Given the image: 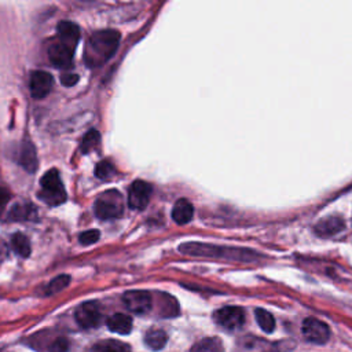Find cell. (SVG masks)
<instances>
[{
  "mask_svg": "<svg viewBox=\"0 0 352 352\" xmlns=\"http://www.w3.org/2000/svg\"><path fill=\"white\" fill-rule=\"evenodd\" d=\"M42 192L39 197L49 205H60L66 200V192L61 182V176L57 169L47 171L40 181Z\"/></svg>",
  "mask_w": 352,
  "mask_h": 352,
  "instance_id": "4",
  "label": "cell"
},
{
  "mask_svg": "<svg viewBox=\"0 0 352 352\" xmlns=\"http://www.w3.org/2000/svg\"><path fill=\"white\" fill-rule=\"evenodd\" d=\"M214 319L227 330H238L245 325L247 315L241 307H223L214 314Z\"/></svg>",
  "mask_w": 352,
  "mask_h": 352,
  "instance_id": "5",
  "label": "cell"
},
{
  "mask_svg": "<svg viewBox=\"0 0 352 352\" xmlns=\"http://www.w3.org/2000/svg\"><path fill=\"white\" fill-rule=\"evenodd\" d=\"M303 336L307 341L312 344H325L330 338V329L329 326L316 318H307L301 326Z\"/></svg>",
  "mask_w": 352,
  "mask_h": 352,
  "instance_id": "6",
  "label": "cell"
},
{
  "mask_svg": "<svg viewBox=\"0 0 352 352\" xmlns=\"http://www.w3.org/2000/svg\"><path fill=\"white\" fill-rule=\"evenodd\" d=\"M168 342V336L161 329H151L144 336V344L153 351L162 349Z\"/></svg>",
  "mask_w": 352,
  "mask_h": 352,
  "instance_id": "18",
  "label": "cell"
},
{
  "mask_svg": "<svg viewBox=\"0 0 352 352\" xmlns=\"http://www.w3.org/2000/svg\"><path fill=\"white\" fill-rule=\"evenodd\" d=\"M76 322L83 327V329H92L97 327L101 320H102V314L101 308L95 301H88L81 304L75 314Z\"/></svg>",
  "mask_w": 352,
  "mask_h": 352,
  "instance_id": "8",
  "label": "cell"
},
{
  "mask_svg": "<svg viewBox=\"0 0 352 352\" xmlns=\"http://www.w3.org/2000/svg\"><path fill=\"white\" fill-rule=\"evenodd\" d=\"M20 164L28 172H35L38 168L36 149L31 142H24L20 151Z\"/></svg>",
  "mask_w": 352,
  "mask_h": 352,
  "instance_id": "15",
  "label": "cell"
},
{
  "mask_svg": "<svg viewBox=\"0 0 352 352\" xmlns=\"http://www.w3.org/2000/svg\"><path fill=\"white\" fill-rule=\"evenodd\" d=\"M79 75H72V73H65L62 75L61 77V83L65 86V87H73L79 83Z\"/></svg>",
  "mask_w": 352,
  "mask_h": 352,
  "instance_id": "29",
  "label": "cell"
},
{
  "mask_svg": "<svg viewBox=\"0 0 352 352\" xmlns=\"http://www.w3.org/2000/svg\"><path fill=\"white\" fill-rule=\"evenodd\" d=\"M54 86V79L49 72L45 71H36L31 75L29 80V87H31V94L36 99H43L47 97Z\"/></svg>",
  "mask_w": 352,
  "mask_h": 352,
  "instance_id": "10",
  "label": "cell"
},
{
  "mask_svg": "<svg viewBox=\"0 0 352 352\" xmlns=\"http://www.w3.org/2000/svg\"><path fill=\"white\" fill-rule=\"evenodd\" d=\"M192 352H225V349L219 338L208 337L194 344V347L192 348Z\"/></svg>",
  "mask_w": 352,
  "mask_h": 352,
  "instance_id": "19",
  "label": "cell"
},
{
  "mask_svg": "<svg viewBox=\"0 0 352 352\" xmlns=\"http://www.w3.org/2000/svg\"><path fill=\"white\" fill-rule=\"evenodd\" d=\"M69 347H71V344H69L68 338L60 337V338H57V340L51 344L50 352H69Z\"/></svg>",
  "mask_w": 352,
  "mask_h": 352,
  "instance_id": "28",
  "label": "cell"
},
{
  "mask_svg": "<svg viewBox=\"0 0 352 352\" xmlns=\"http://www.w3.org/2000/svg\"><path fill=\"white\" fill-rule=\"evenodd\" d=\"M164 300H161V315L171 318V316H176L179 315V304L176 301L172 296L168 294H161Z\"/></svg>",
  "mask_w": 352,
  "mask_h": 352,
  "instance_id": "23",
  "label": "cell"
},
{
  "mask_svg": "<svg viewBox=\"0 0 352 352\" xmlns=\"http://www.w3.org/2000/svg\"><path fill=\"white\" fill-rule=\"evenodd\" d=\"M12 247L21 257H28L31 255V242L21 233H17L12 237Z\"/></svg>",
  "mask_w": 352,
  "mask_h": 352,
  "instance_id": "22",
  "label": "cell"
},
{
  "mask_svg": "<svg viewBox=\"0 0 352 352\" xmlns=\"http://www.w3.org/2000/svg\"><path fill=\"white\" fill-rule=\"evenodd\" d=\"M95 173L99 179H109L110 176H113V173H114V166L109 161H101L97 165Z\"/></svg>",
  "mask_w": 352,
  "mask_h": 352,
  "instance_id": "26",
  "label": "cell"
},
{
  "mask_svg": "<svg viewBox=\"0 0 352 352\" xmlns=\"http://www.w3.org/2000/svg\"><path fill=\"white\" fill-rule=\"evenodd\" d=\"M193 215L194 208L186 199L178 200L172 208V219L178 225H188L193 219Z\"/></svg>",
  "mask_w": 352,
  "mask_h": 352,
  "instance_id": "14",
  "label": "cell"
},
{
  "mask_svg": "<svg viewBox=\"0 0 352 352\" xmlns=\"http://www.w3.org/2000/svg\"><path fill=\"white\" fill-rule=\"evenodd\" d=\"M108 327L117 334H128L132 330V318L125 314H114L108 319Z\"/></svg>",
  "mask_w": 352,
  "mask_h": 352,
  "instance_id": "16",
  "label": "cell"
},
{
  "mask_svg": "<svg viewBox=\"0 0 352 352\" xmlns=\"http://www.w3.org/2000/svg\"><path fill=\"white\" fill-rule=\"evenodd\" d=\"M345 225L344 221L338 216H326L323 219H320L315 226H314V231L318 237L322 238H327V237H333L338 233H341L344 230Z\"/></svg>",
  "mask_w": 352,
  "mask_h": 352,
  "instance_id": "12",
  "label": "cell"
},
{
  "mask_svg": "<svg viewBox=\"0 0 352 352\" xmlns=\"http://www.w3.org/2000/svg\"><path fill=\"white\" fill-rule=\"evenodd\" d=\"M12 199V194L9 190H6L5 188H0V212L5 210V207L9 204Z\"/></svg>",
  "mask_w": 352,
  "mask_h": 352,
  "instance_id": "30",
  "label": "cell"
},
{
  "mask_svg": "<svg viewBox=\"0 0 352 352\" xmlns=\"http://www.w3.org/2000/svg\"><path fill=\"white\" fill-rule=\"evenodd\" d=\"M36 218V208L32 204H18L14 205L9 212V219L12 222H25Z\"/></svg>",
  "mask_w": 352,
  "mask_h": 352,
  "instance_id": "17",
  "label": "cell"
},
{
  "mask_svg": "<svg viewBox=\"0 0 352 352\" xmlns=\"http://www.w3.org/2000/svg\"><path fill=\"white\" fill-rule=\"evenodd\" d=\"M121 35L113 29L92 34L86 45L84 60L90 68H99L106 64L117 51Z\"/></svg>",
  "mask_w": 352,
  "mask_h": 352,
  "instance_id": "1",
  "label": "cell"
},
{
  "mask_svg": "<svg viewBox=\"0 0 352 352\" xmlns=\"http://www.w3.org/2000/svg\"><path fill=\"white\" fill-rule=\"evenodd\" d=\"M69 284H71V277L69 275H66V274L58 275L46 286L45 292H46L47 296H51V294H55V293H60L61 290H64Z\"/></svg>",
  "mask_w": 352,
  "mask_h": 352,
  "instance_id": "24",
  "label": "cell"
},
{
  "mask_svg": "<svg viewBox=\"0 0 352 352\" xmlns=\"http://www.w3.org/2000/svg\"><path fill=\"white\" fill-rule=\"evenodd\" d=\"M179 252L184 255L196 256V257H218V259H229V260H238V262H252L260 257L257 252H253L249 249L216 247V245L203 244V242H186L179 247Z\"/></svg>",
  "mask_w": 352,
  "mask_h": 352,
  "instance_id": "2",
  "label": "cell"
},
{
  "mask_svg": "<svg viewBox=\"0 0 352 352\" xmlns=\"http://www.w3.org/2000/svg\"><path fill=\"white\" fill-rule=\"evenodd\" d=\"M95 215L102 221H112L121 218L125 210L124 199L117 190H108L102 193L95 201Z\"/></svg>",
  "mask_w": 352,
  "mask_h": 352,
  "instance_id": "3",
  "label": "cell"
},
{
  "mask_svg": "<svg viewBox=\"0 0 352 352\" xmlns=\"http://www.w3.org/2000/svg\"><path fill=\"white\" fill-rule=\"evenodd\" d=\"M255 316H256L257 325L260 326V329L263 331H266V333H273L274 331V329H275V319H274V316L268 311H266L263 308H257L255 311Z\"/></svg>",
  "mask_w": 352,
  "mask_h": 352,
  "instance_id": "20",
  "label": "cell"
},
{
  "mask_svg": "<svg viewBox=\"0 0 352 352\" xmlns=\"http://www.w3.org/2000/svg\"><path fill=\"white\" fill-rule=\"evenodd\" d=\"M57 35L60 38V43L75 50L80 40V28L75 23L62 21L57 27Z\"/></svg>",
  "mask_w": 352,
  "mask_h": 352,
  "instance_id": "13",
  "label": "cell"
},
{
  "mask_svg": "<svg viewBox=\"0 0 352 352\" xmlns=\"http://www.w3.org/2000/svg\"><path fill=\"white\" fill-rule=\"evenodd\" d=\"M99 238H101V233L98 230H88V231H84L83 234H80L79 241L81 245H92Z\"/></svg>",
  "mask_w": 352,
  "mask_h": 352,
  "instance_id": "27",
  "label": "cell"
},
{
  "mask_svg": "<svg viewBox=\"0 0 352 352\" xmlns=\"http://www.w3.org/2000/svg\"><path fill=\"white\" fill-rule=\"evenodd\" d=\"M99 142H101L99 132L95 131V129H91L90 132H87V135L81 140V151L84 154L90 153L91 150H94L99 144Z\"/></svg>",
  "mask_w": 352,
  "mask_h": 352,
  "instance_id": "25",
  "label": "cell"
},
{
  "mask_svg": "<svg viewBox=\"0 0 352 352\" xmlns=\"http://www.w3.org/2000/svg\"><path fill=\"white\" fill-rule=\"evenodd\" d=\"M92 352H129V345L124 344L121 341L108 340L97 344L92 349Z\"/></svg>",
  "mask_w": 352,
  "mask_h": 352,
  "instance_id": "21",
  "label": "cell"
},
{
  "mask_svg": "<svg viewBox=\"0 0 352 352\" xmlns=\"http://www.w3.org/2000/svg\"><path fill=\"white\" fill-rule=\"evenodd\" d=\"M151 196V186L143 181H135L128 193V205L132 210L142 211L147 207Z\"/></svg>",
  "mask_w": 352,
  "mask_h": 352,
  "instance_id": "9",
  "label": "cell"
},
{
  "mask_svg": "<svg viewBox=\"0 0 352 352\" xmlns=\"http://www.w3.org/2000/svg\"><path fill=\"white\" fill-rule=\"evenodd\" d=\"M124 305L134 314H147L153 307L151 294L146 290H129L123 294Z\"/></svg>",
  "mask_w": 352,
  "mask_h": 352,
  "instance_id": "7",
  "label": "cell"
},
{
  "mask_svg": "<svg viewBox=\"0 0 352 352\" xmlns=\"http://www.w3.org/2000/svg\"><path fill=\"white\" fill-rule=\"evenodd\" d=\"M49 58L55 68L69 69L73 65V50L62 43H55L49 49Z\"/></svg>",
  "mask_w": 352,
  "mask_h": 352,
  "instance_id": "11",
  "label": "cell"
},
{
  "mask_svg": "<svg viewBox=\"0 0 352 352\" xmlns=\"http://www.w3.org/2000/svg\"><path fill=\"white\" fill-rule=\"evenodd\" d=\"M8 257V247L0 241V264H2V262Z\"/></svg>",
  "mask_w": 352,
  "mask_h": 352,
  "instance_id": "31",
  "label": "cell"
}]
</instances>
